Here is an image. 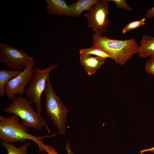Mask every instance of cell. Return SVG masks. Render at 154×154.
Instances as JSON below:
<instances>
[{
    "label": "cell",
    "instance_id": "cell-1",
    "mask_svg": "<svg viewBox=\"0 0 154 154\" xmlns=\"http://www.w3.org/2000/svg\"><path fill=\"white\" fill-rule=\"evenodd\" d=\"M92 46L100 48L112 55L117 64L123 65L136 54L138 44L132 38L122 40L112 39L96 33L92 36Z\"/></svg>",
    "mask_w": 154,
    "mask_h": 154
},
{
    "label": "cell",
    "instance_id": "cell-2",
    "mask_svg": "<svg viewBox=\"0 0 154 154\" xmlns=\"http://www.w3.org/2000/svg\"><path fill=\"white\" fill-rule=\"evenodd\" d=\"M28 131L27 127L19 121L17 115L12 114L8 117L0 116V141L10 143L18 142L24 143L27 140H31L37 144L40 152L44 144L43 139L54 135L37 136L28 133Z\"/></svg>",
    "mask_w": 154,
    "mask_h": 154
},
{
    "label": "cell",
    "instance_id": "cell-3",
    "mask_svg": "<svg viewBox=\"0 0 154 154\" xmlns=\"http://www.w3.org/2000/svg\"><path fill=\"white\" fill-rule=\"evenodd\" d=\"M10 105L3 109L5 112L15 114L21 120V122L27 127L41 130L46 127L49 133L50 131L44 118L37 111L32 108L33 104L30 100L24 98L22 96H14L11 99Z\"/></svg>",
    "mask_w": 154,
    "mask_h": 154
},
{
    "label": "cell",
    "instance_id": "cell-4",
    "mask_svg": "<svg viewBox=\"0 0 154 154\" xmlns=\"http://www.w3.org/2000/svg\"><path fill=\"white\" fill-rule=\"evenodd\" d=\"M45 96V112L52 121L58 132L62 135L66 134V123L68 110L54 92L49 77L46 83L44 92Z\"/></svg>",
    "mask_w": 154,
    "mask_h": 154
},
{
    "label": "cell",
    "instance_id": "cell-5",
    "mask_svg": "<svg viewBox=\"0 0 154 154\" xmlns=\"http://www.w3.org/2000/svg\"><path fill=\"white\" fill-rule=\"evenodd\" d=\"M58 66V64H55L44 69H41L37 66L34 67L31 81L25 90L26 96L36 106L37 110L40 114L42 110L41 96L45 91L50 74Z\"/></svg>",
    "mask_w": 154,
    "mask_h": 154
},
{
    "label": "cell",
    "instance_id": "cell-6",
    "mask_svg": "<svg viewBox=\"0 0 154 154\" xmlns=\"http://www.w3.org/2000/svg\"><path fill=\"white\" fill-rule=\"evenodd\" d=\"M110 0H97L88 12L84 15L88 20V26L95 33L100 35L108 33V27L110 24L108 18V4Z\"/></svg>",
    "mask_w": 154,
    "mask_h": 154
},
{
    "label": "cell",
    "instance_id": "cell-7",
    "mask_svg": "<svg viewBox=\"0 0 154 154\" xmlns=\"http://www.w3.org/2000/svg\"><path fill=\"white\" fill-rule=\"evenodd\" d=\"M33 59L21 49L6 43L0 44V62L9 68L20 70Z\"/></svg>",
    "mask_w": 154,
    "mask_h": 154
},
{
    "label": "cell",
    "instance_id": "cell-8",
    "mask_svg": "<svg viewBox=\"0 0 154 154\" xmlns=\"http://www.w3.org/2000/svg\"><path fill=\"white\" fill-rule=\"evenodd\" d=\"M35 63V60L33 59L20 74L6 84L5 92L9 99L11 100L15 95L22 96L25 92L26 87L31 81Z\"/></svg>",
    "mask_w": 154,
    "mask_h": 154
},
{
    "label": "cell",
    "instance_id": "cell-9",
    "mask_svg": "<svg viewBox=\"0 0 154 154\" xmlns=\"http://www.w3.org/2000/svg\"><path fill=\"white\" fill-rule=\"evenodd\" d=\"M106 58L91 55H80L81 64L89 76L94 74L105 62Z\"/></svg>",
    "mask_w": 154,
    "mask_h": 154
},
{
    "label": "cell",
    "instance_id": "cell-10",
    "mask_svg": "<svg viewBox=\"0 0 154 154\" xmlns=\"http://www.w3.org/2000/svg\"><path fill=\"white\" fill-rule=\"evenodd\" d=\"M46 4V13L50 15L61 16H71L69 5L64 0H45Z\"/></svg>",
    "mask_w": 154,
    "mask_h": 154
},
{
    "label": "cell",
    "instance_id": "cell-11",
    "mask_svg": "<svg viewBox=\"0 0 154 154\" xmlns=\"http://www.w3.org/2000/svg\"><path fill=\"white\" fill-rule=\"evenodd\" d=\"M136 54L142 58H154V36L143 35L140 45L137 47Z\"/></svg>",
    "mask_w": 154,
    "mask_h": 154
},
{
    "label": "cell",
    "instance_id": "cell-12",
    "mask_svg": "<svg viewBox=\"0 0 154 154\" xmlns=\"http://www.w3.org/2000/svg\"><path fill=\"white\" fill-rule=\"evenodd\" d=\"M97 0H78L69 5L71 16L74 17H79L84 11L89 10L92 5Z\"/></svg>",
    "mask_w": 154,
    "mask_h": 154
},
{
    "label": "cell",
    "instance_id": "cell-13",
    "mask_svg": "<svg viewBox=\"0 0 154 154\" xmlns=\"http://www.w3.org/2000/svg\"><path fill=\"white\" fill-rule=\"evenodd\" d=\"M22 71L13 70H11L1 69L0 71V96L3 97L6 84L10 80L20 74Z\"/></svg>",
    "mask_w": 154,
    "mask_h": 154
},
{
    "label": "cell",
    "instance_id": "cell-14",
    "mask_svg": "<svg viewBox=\"0 0 154 154\" xmlns=\"http://www.w3.org/2000/svg\"><path fill=\"white\" fill-rule=\"evenodd\" d=\"M1 145L7 149V154H27L29 147L31 143L28 142L21 145L19 147H15L13 143L0 141Z\"/></svg>",
    "mask_w": 154,
    "mask_h": 154
},
{
    "label": "cell",
    "instance_id": "cell-15",
    "mask_svg": "<svg viewBox=\"0 0 154 154\" xmlns=\"http://www.w3.org/2000/svg\"><path fill=\"white\" fill-rule=\"evenodd\" d=\"M80 55H94L105 58H109L114 60V57L111 54L105 51L93 46L89 48H85L80 50Z\"/></svg>",
    "mask_w": 154,
    "mask_h": 154
},
{
    "label": "cell",
    "instance_id": "cell-16",
    "mask_svg": "<svg viewBox=\"0 0 154 154\" xmlns=\"http://www.w3.org/2000/svg\"><path fill=\"white\" fill-rule=\"evenodd\" d=\"M145 18L144 17L139 20L131 21L122 29V33L125 34L130 30L144 25L145 24Z\"/></svg>",
    "mask_w": 154,
    "mask_h": 154
},
{
    "label": "cell",
    "instance_id": "cell-17",
    "mask_svg": "<svg viewBox=\"0 0 154 154\" xmlns=\"http://www.w3.org/2000/svg\"><path fill=\"white\" fill-rule=\"evenodd\" d=\"M115 3L116 6L118 9H123L129 11H132V8L125 0H110Z\"/></svg>",
    "mask_w": 154,
    "mask_h": 154
},
{
    "label": "cell",
    "instance_id": "cell-18",
    "mask_svg": "<svg viewBox=\"0 0 154 154\" xmlns=\"http://www.w3.org/2000/svg\"><path fill=\"white\" fill-rule=\"evenodd\" d=\"M145 70L147 73L154 76V58H151L147 61Z\"/></svg>",
    "mask_w": 154,
    "mask_h": 154
},
{
    "label": "cell",
    "instance_id": "cell-19",
    "mask_svg": "<svg viewBox=\"0 0 154 154\" xmlns=\"http://www.w3.org/2000/svg\"><path fill=\"white\" fill-rule=\"evenodd\" d=\"M42 151H46L48 154H58L53 147L44 144L42 146Z\"/></svg>",
    "mask_w": 154,
    "mask_h": 154
},
{
    "label": "cell",
    "instance_id": "cell-20",
    "mask_svg": "<svg viewBox=\"0 0 154 154\" xmlns=\"http://www.w3.org/2000/svg\"><path fill=\"white\" fill-rule=\"evenodd\" d=\"M145 16L146 18L149 19L154 17V5L152 8H149L147 10Z\"/></svg>",
    "mask_w": 154,
    "mask_h": 154
},
{
    "label": "cell",
    "instance_id": "cell-21",
    "mask_svg": "<svg viewBox=\"0 0 154 154\" xmlns=\"http://www.w3.org/2000/svg\"><path fill=\"white\" fill-rule=\"evenodd\" d=\"M66 149L67 152V154H74V153L71 149L69 144L68 143H67L66 146Z\"/></svg>",
    "mask_w": 154,
    "mask_h": 154
}]
</instances>
